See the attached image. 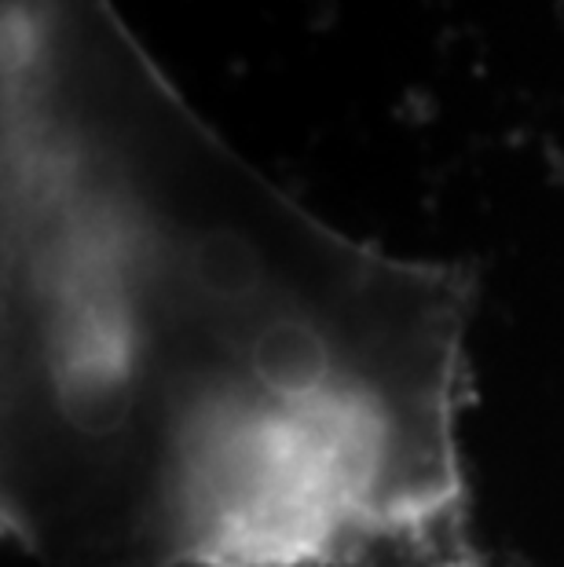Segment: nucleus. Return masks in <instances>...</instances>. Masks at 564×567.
<instances>
[{"label": "nucleus", "mask_w": 564, "mask_h": 567, "mask_svg": "<svg viewBox=\"0 0 564 567\" xmlns=\"http://www.w3.org/2000/svg\"><path fill=\"white\" fill-rule=\"evenodd\" d=\"M4 530L41 567H484L476 279L246 162L114 0H4Z\"/></svg>", "instance_id": "nucleus-1"}]
</instances>
